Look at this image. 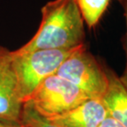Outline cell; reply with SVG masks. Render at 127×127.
<instances>
[{"mask_svg": "<svg viewBox=\"0 0 127 127\" xmlns=\"http://www.w3.org/2000/svg\"><path fill=\"white\" fill-rule=\"evenodd\" d=\"M41 22L34 36L14 50H69L85 43V31L76 0H52L41 8Z\"/></svg>", "mask_w": 127, "mask_h": 127, "instance_id": "6da1fadb", "label": "cell"}, {"mask_svg": "<svg viewBox=\"0 0 127 127\" xmlns=\"http://www.w3.org/2000/svg\"><path fill=\"white\" fill-rule=\"evenodd\" d=\"M81 45L69 50H36L25 53L12 51L18 96L21 103L27 102L40 83L56 74L63 62Z\"/></svg>", "mask_w": 127, "mask_h": 127, "instance_id": "7a4b0ae2", "label": "cell"}, {"mask_svg": "<svg viewBox=\"0 0 127 127\" xmlns=\"http://www.w3.org/2000/svg\"><path fill=\"white\" fill-rule=\"evenodd\" d=\"M56 74L76 86L89 98L102 99L107 88L104 64L89 52L85 44L63 62Z\"/></svg>", "mask_w": 127, "mask_h": 127, "instance_id": "3957f363", "label": "cell"}, {"mask_svg": "<svg viewBox=\"0 0 127 127\" xmlns=\"http://www.w3.org/2000/svg\"><path fill=\"white\" fill-rule=\"evenodd\" d=\"M90 99L76 86L54 74L47 78L32 93L27 102L41 117L51 119Z\"/></svg>", "mask_w": 127, "mask_h": 127, "instance_id": "277c9868", "label": "cell"}, {"mask_svg": "<svg viewBox=\"0 0 127 127\" xmlns=\"http://www.w3.org/2000/svg\"><path fill=\"white\" fill-rule=\"evenodd\" d=\"M22 107L18 96L12 51L0 45V121L21 123Z\"/></svg>", "mask_w": 127, "mask_h": 127, "instance_id": "5b68a950", "label": "cell"}, {"mask_svg": "<svg viewBox=\"0 0 127 127\" xmlns=\"http://www.w3.org/2000/svg\"><path fill=\"white\" fill-rule=\"evenodd\" d=\"M107 116L101 99L90 98L68 112L47 120L56 127H98Z\"/></svg>", "mask_w": 127, "mask_h": 127, "instance_id": "8992f818", "label": "cell"}, {"mask_svg": "<svg viewBox=\"0 0 127 127\" xmlns=\"http://www.w3.org/2000/svg\"><path fill=\"white\" fill-rule=\"evenodd\" d=\"M104 69L107 77V88L101 101L107 115L127 127V88L112 69L104 64Z\"/></svg>", "mask_w": 127, "mask_h": 127, "instance_id": "52a82bcc", "label": "cell"}, {"mask_svg": "<svg viewBox=\"0 0 127 127\" xmlns=\"http://www.w3.org/2000/svg\"><path fill=\"white\" fill-rule=\"evenodd\" d=\"M112 0H76L83 20L90 29L98 25Z\"/></svg>", "mask_w": 127, "mask_h": 127, "instance_id": "ba28073f", "label": "cell"}, {"mask_svg": "<svg viewBox=\"0 0 127 127\" xmlns=\"http://www.w3.org/2000/svg\"><path fill=\"white\" fill-rule=\"evenodd\" d=\"M21 123L27 127H56L46 118L39 116L29 103H24Z\"/></svg>", "mask_w": 127, "mask_h": 127, "instance_id": "9c48e42d", "label": "cell"}, {"mask_svg": "<svg viewBox=\"0 0 127 127\" xmlns=\"http://www.w3.org/2000/svg\"><path fill=\"white\" fill-rule=\"evenodd\" d=\"M118 1L123 8L124 17H125L126 21V66L122 75L120 77V79L123 84L125 85V87L127 88V0H118Z\"/></svg>", "mask_w": 127, "mask_h": 127, "instance_id": "30bf717a", "label": "cell"}, {"mask_svg": "<svg viewBox=\"0 0 127 127\" xmlns=\"http://www.w3.org/2000/svg\"><path fill=\"white\" fill-rule=\"evenodd\" d=\"M98 127H124L122 125H121L120 123L114 120L109 116H107L103 120V121L100 124Z\"/></svg>", "mask_w": 127, "mask_h": 127, "instance_id": "8fae6325", "label": "cell"}, {"mask_svg": "<svg viewBox=\"0 0 127 127\" xmlns=\"http://www.w3.org/2000/svg\"><path fill=\"white\" fill-rule=\"evenodd\" d=\"M0 127H27L22 125L21 123H12V122H4L0 121Z\"/></svg>", "mask_w": 127, "mask_h": 127, "instance_id": "7c38bea8", "label": "cell"}]
</instances>
